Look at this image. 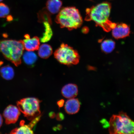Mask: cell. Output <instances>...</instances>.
<instances>
[{
    "label": "cell",
    "instance_id": "9",
    "mask_svg": "<svg viewBox=\"0 0 134 134\" xmlns=\"http://www.w3.org/2000/svg\"><path fill=\"white\" fill-rule=\"evenodd\" d=\"M23 41L24 49L27 51H34L38 50L40 46V39L37 37L31 38L29 35H25Z\"/></svg>",
    "mask_w": 134,
    "mask_h": 134
},
{
    "label": "cell",
    "instance_id": "11",
    "mask_svg": "<svg viewBox=\"0 0 134 134\" xmlns=\"http://www.w3.org/2000/svg\"><path fill=\"white\" fill-rule=\"evenodd\" d=\"M80 103L77 99L72 98L67 100L65 109L66 113L70 115L74 114L79 111Z\"/></svg>",
    "mask_w": 134,
    "mask_h": 134
},
{
    "label": "cell",
    "instance_id": "2",
    "mask_svg": "<svg viewBox=\"0 0 134 134\" xmlns=\"http://www.w3.org/2000/svg\"><path fill=\"white\" fill-rule=\"evenodd\" d=\"M55 21L61 28L72 30L80 27L82 24L83 19L77 8L69 7L62 8L55 18Z\"/></svg>",
    "mask_w": 134,
    "mask_h": 134
},
{
    "label": "cell",
    "instance_id": "6",
    "mask_svg": "<svg viewBox=\"0 0 134 134\" xmlns=\"http://www.w3.org/2000/svg\"><path fill=\"white\" fill-rule=\"evenodd\" d=\"M54 57L60 63L67 66L76 65L80 56L76 50L64 43H62L54 53Z\"/></svg>",
    "mask_w": 134,
    "mask_h": 134
},
{
    "label": "cell",
    "instance_id": "8",
    "mask_svg": "<svg viewBox=\"0 0 134 134\" xmlns=\"http://www.w3.org/2000/svg\"><path fill=\"white\" fill-rule=\"evenodd\" d=\"M41 115L36 117L28 125H24V121H22L20 123V127L16 128L11 132V134H33V129L40 121Z\"/></svg>",
    "mask_w": 134,
    "mask_h": 134
},
{
    "label": "cell",
    "instance_id": "15",
    "mask_svg": "<svg viewBox=\"0 0 134 134\" xmlns=\"http://www.w3.org/2000/svg\"><path fill=\"white\" fill-rule=\"evenodd\" d=\"M0 75L5 80H12L14 76V70L9 65L1 67L0 68Z\"/></svg>",
    "mask_w": 134,
    "mask_h": 134
},
{
    "label": "cell",
    "instance_id": "13",
    "mask_svg": "<svg viewBox=\"0 0 134 134\" xmlns=\"http://www.w3.org/2000/svg\"><path fill=\"white\" fill-rule=\"evenodd\" d=\"M62 4V2L61 0H48L46 8L50 14H54L59 12Z\"/></svg>",
    "mask_w": 134,
    "mask_h": 134
},
{
    "label": "cell",
    "instance_id": "24",
    "mask_svg": "<svg viewBox=\"0 0 134 134\" xmlns=\"http://www.w3.org/2000/svg\"><path fill=\"white\" fill-rule=\"evenodd\" d=\"M49 116L51 118H54L55 116V114L53 112H51L49 114Z\"/></svg>",
    "mask_w": 134,
    "mask_h": 134
},
{
    "label": "cell",
    "instance_id": "5",
    "mask_svg": "<svg viewBox=\"0 0 134 134\" xmlns=\"http://www.w3.org/2000/svg\"><path fill=\"white\" fill-rule=\"evenodd\" d=\"M41 101L34 98L22 99L17 102V105L20 112L28 120H32L41 115L40 103Z\"/></svg>",
    "mask_w": 134,
    "mask_h": 134
},
{
    "label": "cell",
    "instance_id": "16",
    "mask_svg": "<svg viewBox=\"0 0 134 134\" xmlns=\"http://www.w3.org/2000/svg\"><path fill=\"white\" fill-rule=\"evenodd\" d=\"M38 50V56L42 58H48L53 53L52 48L51 46L47 44H42L40 46Z\"/></svg>",
    "mask_w": 134,
    "mask_h": 134
},
{
    "label": "cell",
    "instance_id": "12",
    "mask_svg": "<svg viewBox=\"0 0 134 134\" xmlns=\"http://www.w3.org/2000/svg\"><path fill=\"white\" fill-rule=\"evenodd\" d=\"M78 88L76 85L69 83L65 85L62 90L63 96L67 98H74L78 94Z\"/></svg>",
    "mask_w": 134,
    "mask_h": 134
},
{
    "label": "cell",
    "instance_id": "18",
    "mask_svg": "<svg viewBox=\"0 0 134 134\" xmlns=\"http://www.w3.org/2000/svg\"><path fill=\"white\" fill-rule=\"evenodd\" d=\"M115 46V42L111 40H106L102 42L101 47L102 49L104 52L109 53L114 49Z\"/></svg>",
    "mask_w": 134,
    "mask_h": 134
},
{
    "label": "cell",
    "instance_id": "22",
    "mask_svg": "<svg viewBox=\"0 0 134 134\" xmlns=\"http://www.w3.org/2000/svg\"><path fill=\"white\" fill-rule=\"evenodd\" d=\"M64 103V101L63 100H61L58 102V104L59 107H61L63 106Z\"/></svg>",
    "mask_w": 134,
    "mask_h": 134
},
{
    "label": "cell",
    "instance_id": "21",
    "mask_svg": "<svg viewBox=\"0 0 134 134\" xmlns=\"http://www.w3.org/2000/svg\"><path fill=\"white\" fill-rule=\"evenodd\" d=\"M64 115L62 113H59L57 115V120H62L64 119Z\"/></svg>",
    "mask_w": 134,
    "mask_h": 134
},
{
    "label": "cell",
    "instance_id": "1",
    "mask_svg": "<svg viewBox=\"0 0 134 134\" xmlns=\"http://www.w3.org/2000/svg\"><path fill=\"white\" fill-rule=\"evenodd\" d=\"M111 4L108 2L103 3L92 6L86 10V16L85 20L93 21L98 26L108 32L113 29L116 24L109 20L111 9Z\"/></svg>",
    "mask_w": 134,
    "mask_h": 134
},
{
    "label": "cell",
    "instance_id": "20",
    "mask_svg": "<svg viewBox=\"0 0 134 134\" xmlns=\"http://www.w3.org/2000/svg\"><path fill=\"white\" fill-rule=\"evenodd\" d=\"M10 13L8 7L3 3H0V18H5L8 16Z\"/></svg>",
    "mask_w": 134,
    "mask_h": 134
},
{
    "label": "cell",
    "instance_id": "17",
    "mask_svg": "<svg viewBox=\"0 0 134 134\" xmlns=\"http://www.w3.org/2000/svg\"><path fill=\"white\" fill-rule=\"evenodd\" d=\"M23 58L26 64L31 66L36 62L37 57L33 51H27L23 54Z\"/></svg>",
    "mask_w": 134,
    "mask_h": 134
},
{
    "label": "cell",
    "instance_id": "14",
    "mask_svg": "<svg viewBox=\"0 0 134 134\" xmlns=\"http://www.w3.org/2000/svg\"><path fill=\"white\" fill-rule=\"evenodd\" d=\"M44 28V32L42 37L40 38V41L42 42H47L50 41L52 37L53 32L51 27V24L48 21H45L43 22Z\"/></svg>",
    "mask_w": 134,
    "mask_h": 134
},
{
    "label": "cell",
    "instance_id": "23",
    "mask_svg": "<svg viewBox=\"0 0 134 134\" xmlns=\"http://www.w3.org/2000/svg\"><path fill=\"white\" fill-rule=\"evenodd\" d=\"M3 123V119L2 116L0 114V128L1 127Z\"/></svg>",
    "mask_w": 134,
    "mask_h": 134
},
{
    "label": "cell",
    "instance_id": "25",
    "mask_svg": "<svg viewBox=\"0 0 134 134\" xmlns=\"http://www.w3.org/2000/svg\"><path fill=\"white\" fill-rule=\"evenodd\" d=\"M3 1V0H0V2H1L2 1Z\"/></svg>",
    "mask_w": 134,
    "mask_h": 134
},
{
    "label": "cell",
    "instance_id": "3",
    "mask_svg": "<svg viewBox=\"0 0 134 134\" xmlns=\"http://www.w3.org/2000/svg\"><path fill=\"white\" fill-rule=\"evenodd\" d=\"M24 49L21 40H0V52L7 60L16 66L21 64V58Z\"/></svg>",
    "mask_w": 134,
    "mask_h": 134
},
{
    "label": "cell",
    "instance_id": "19",
    "mask_svg": "<svg viewBox=\"0 0 134 134\" xmlns=\"http://www.w3.org/2000/svg\"><path fill=\"white\" fill-rule=\"evenodd\" d=\"M51 14L47 10L46 8L40 11L38 13V20L40 22L47 21L52 24V21L50 16Z\"/></svg>",
    "mask_w": 134,
    "mask_h": 134
},
{
    "label": "cell",
    "instance_id": "7",
    "mask_svg": "<svg viewBox=\"0 0 134 134\" xmlns=\"http://www.w3.org/2000/svg\"><path fill=\"white\" fill-rule=\"evenodd\" d=\"M20 112L18 107L12 105H8L3 113L6 124L16 123L20 115Z\"/></svg>",
    "mask_w": 134,
    "mask_h": 134
},
{
    "label": "cell",
    "instance_id": "10",
    "mask_svg": "<svg viewBox=\"0 0 134 134\" xmlns=\"http://www.w3.org/2000/svg\"><path fill=\"white\" fill-rule=\"evenodd\" d=\"M112 30V35L113 37L117 39L126 37L129 36L130 33L129 26L124 23L116 24Z\"/></svg>",
    "mask_w": 134,
    "mask_h": 134
},
{
    "label": "cell",
    "instance_id": "4",
    "mask_svg": "<svg viewBox=\"0 0 134 134\" xmlns=\"http://www.w3.org/2000/svg\"><path fill=\"white\" fill-rule=\"evenodd\" d=\"M109 130L110 134H134V121L126 113L120 112L110 118Z\"/></svg>",
    "mask_w": 134,
    "mask_h": 134
}]
</instances>
